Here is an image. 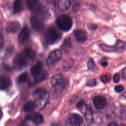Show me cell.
Wrapping results in <instances>:
<instances>
[{"label":"cell","instance_id":"obj_33","mask_svg":"<svg viewBox=\"0 0 126 126\" xmlns=\"http://www.w3.org/2000/svg\"><path fill=\"white\" fill-rule=\"evenodd\" d=\"M122 76L124 80H126V67H124L122 69Z\"/></svg>","mask_w":126,"mask_h":126},{"label":"cell","instance_id":"obj_23","mask_svg":"<svg viewBox=\"0 0 126 126\" xmlns=\"http://www.w3.org/2000/svg\"><path fill=\"white\" fill-rule=\"evenodd\" d=\"M28 79V75L27 73L24 72L21 74L18 78V82L19 83L26 82Z\"/></svg>","mask_w":126,"mask_h":126},{"label":"cell","instance_id":"obj_15","mask_svg":"<svg viewBox=\"0 0 126 126\" xmlns=\"http://www.w3.org/2000/svg\"><path fill=\"white\" fill-rule=\"evenodd\" d=\"M30 32L27 26H24L18 36V41L20 43H24L26 42L30 37Z\"/></svg>","mask_w":126,"mask_h":126},{"label":"cell","instance_id":"obj_22","mask_svg":"<svg viewBox=\"0 0 126 126\" xmlns=\"http://www.w3.org/2000/svg\"><path fill=\"white\" fill-rule=\"evenodd\" d=\"M37 106L35 102L32 101H30L28 102L24 107V110L26 112H29L34 110Z\"/></svg>","mask_w":126,"mask_h":126},{"label":"cell","instance_id":"obj_25","mask_svg":"<svg viewBox=\"0 0 126 126\" xmlns=\"http://www.w3.org/2000/svg\"><path fill=\"white\" fill-rule=\"evenodd\" d=\"M14 48L13 46H9L7 47V48L6 50V52H5V58L6 57H9V56H10L14 52Z\"/></svg>","mask_w":126,"mask_h":126},{"label":"cell","instance_id":"obj_3","mask_svg":"<svg viewBox=\"0 0 126 126\" xmlns=\"http://www.w3.org/2000/svg\"><path fill=\"white\" fill-rule=\"evenodd\" d=\"M49 96V94L48 91L42 88L37 89L33 93L36 105L40 109L43 108L46 105Z\"/></svg>","mask_w":126,"mask_h":126},{"label":"cell","instance_id":"obj_19","mask_svg":"<svg viewBox=\"0 0 126 126\" xmlns=\"http://www.w3.org/2000/svg\"><path fill=\"white\" fill-rule=\"evenodd\" d=\"M85 117L88 124H91L93 123L94 120V112L92 108L90 106H86Z\"/></svg>","mask_w":126,"mask_h":126},{"label":"cell","instance_id":"obj_8","mask_svg":"<svg viewBox=\"0 0 126 126\" xmlns=\"http://www.w3.org/2000/svg\"><path fill=\"white\" fill-rule=\"evenodd\" d=\"M62 52L60 50L52 51L46 60V64L48 67H53L58 63L62 57Z\"/></svg>","mask_w":126,"mask_h":126},{"label":"cell","instance_id":"obj_16","mask_svg":"<svg viewBox=\"0 0 126 126\" xmlns=\"http://www.w3.org/2000/svg\"><path fill=\"white\" fill-rule=\"evenodd\" d=\"M73 34L78 42H84L87 40L88 34L87 32L81 29H77L74 31Z\"/></svg>","mask_w":126,"mask_h":126},{"label":"cell","instance_id":"obj_1","mask_svg":"<svg viewBox=\"0 0 126 126\" xmlns=\"http://www.w3.org/2000/svg\"><path fill=\"white\" fill-rule=\"evenodd\" d=\"M34 52L30 48L25 49L21 53L17 54L13 60V65L17 69H21L27 66L35 58Z\"/></svg>","mask_w":126,"mask_h":126},{"label":"cell","instance_id":"obj_38","mask_svg":"<svg viewBox=\"0 0 126 126\" xmlns=\"http://www.w3.org/2000/svg\"><path fill=\"white\" fill-rule=\"evenodd\" d=\"M1 28V22L0 21V30Z\"/></svg>","mask_w":126,"mask_h":126},{"label":"cell","instance_id":"obj_13","mask_svg":"<svg viewBox=\"0 0 126 126\" xmlns=\"http://www.w3.org/2000/svg\"><path fill=\"white\" fill-rule=\"evenodd\" d=\"M21 29V25L17 21H11L8 23L6 26L5 31L8 33H15Z\"/></svg>","mask_w":126,"mask_h":126},{"label":"cell","instance_id":"obj_32","mask_svg":"<svg viewBox=\"0 0 126 126\" xmlns=\"http://www.w3.org/2000/svg\"><path fill=\"white\" fill-rule=\"evenodd\" d=\"M85 105V102L84 101H80L77 104V108L79 109H82Z\"/></svg>","mask_w":126,"mask_h":126},{"label":"cell","instance_id":"obj_36","mask_svg":"<svg viewBox=\"0 0 126 126\" xmlns=\"http://www.w3.org/2000/svg\"><path fill=\"white\" fill-rule=\"evenodd\" d=\"M77 97H77V95L74 96V97L71 99V100H70V102L71 103H73L75 101H76V99H77Z\"/></svg>","mask_w":126,"mask_h":126},{"label":"cell","instance_id":"obj_2","mask_svg":"<svg viewBox=\"0 0 126 126\" xmlns=\"http://www.w3.org/2000/svg\"><path fill=\"white\" fill-rule=\"evenodd\" d=\"M52 87L57 92H62L66 90L68 87V81L62 74L53 76L50 80Z\"/></svg>","mask_w":126,"mask_h":126},{"label":"cell","instance_id":"obj_35","mask_svg":"<svg viewBox=\"0 0 126 126\" xmlns=\"http://www.w3.org/2000/svg\"><path fill=\"white\" fill-rule=\"evenodd\" d=\"M108 125L110 126H118V124L117 123H116V122H112L110 124H109Z\"/></svg>","mask_w":126,"mask_h":126},{"label":"cell","instance_id":"obj_5","mask_svg":"<svg viewBox=\"0 0 126 126\" xmlns=\"http://www.w3.org/2000/svg\"><path fill=\"white\" fill-rule=\"evenodd\" d=\"M56 23L59 28L64 32H67L70 30L72 26L71 18L66 15L59 16L56 20Z\"/></svg>","mask_w":126,"mask_h":126},{"label":"cell","instance_id":"obj_7","mask_svg":"<svg viewBox=\"0 0 126 126\" xmlns=\"http://www.w3.org/2000/svg\"><path fill=\"white\" fill-rule=\"evenodd\" d=\"M61 33L54 28H49L45 34V39L46 42L49 44H52L56 42L60 39Z\"/></svg>","mask_w":126,"mask_h":126},{"label":"cell","instance_id":"obj_31","mask_svg":"<svg viewBox=\"0 0 126 126\" xmlns=\"http://www.w3.org/2000/svg\"><path fill=\"white\" fill-rule=\"evenodd\" d=\"M120 76L119 73H116L113 77V81L115 83H118L120 81Z\"/></svg>","mask_w":126,"mask_h":126},{"label":"cell","instance_id":"obj_37","mask_svg":"<svg viewBox=\"0 0 126 126\" xmlns=\"http://www.w3.org/2000/svg\"><path fill=\"white\" fill-rule=\"evenodd\" d=\"M2 112L1 111V110L0 109V121L2 118Z\"/></svg>","mask_w":126,"mask_h":126},{"label":"cell","instance_id":"obj_10","mask_svg":"<svg viewBox=\"0 0 126 126\" xmlns=\"http://www.w3.org/2000/svg\"><path fill=\"white\" fill-rule=\"evenodd\" d=\"M27 5L31 11L39 14H41L43 11V9L38 0H27Z\"/></svg>","mask_w":126,"mask_h":126},{"label":"cell","instance_id":"obj_27","mask_svg":"<svg viewBox=\"0 0 126 126\" xmlns=\"http://www.w3.org/2000/svg\"><path fill=\"white\" fill-rule=\"evenodd\" d=\"M86 85L88 87H94L96 85V81L95 79H92L87 81Z\"/></svg>","mask_w":126,"mask_h":126},{"label":"cell","instance_id":"obj_34","mask_svg":"<svg viewBox=\"0 0 126 126\" xmlns=\"http://www.w3.org/2000/svg\"><path fill=\"white\" fill-rule=\"evenodd\" d=\"M91 28L93 30H96L97 29V25L95 24H93L91 25Z\"/></svg>","mask_w":126,"mask_h":126},{"label":"cell","instance_id":"obj_26","mask_svg":"<svg viewBox=\"0 0 126 126\" xmlns=\"http://www.w3.org/2000/svg\"><path fill=\"white\" fill-rule=\"evenodd\" d=\"M111 79V74L108 73L107 74L102 75L100 77V80L104 83H106L108 82Z\"/></svg>","mask_w":126,"mask_h":126},{"label":"cell","instance_id":"obj_17","mask_svg":"<svg viewBox=\"0 0 126 126\" xmlns=\"http://www.w3.org/2000/svg\"><path fill=\"white\" fill-rule=\"evenodd\" d=\"M57 8L61 11H65L69 9L70 6L69 0H55Z\"/></svg>","mask_w":126,"mask_h":126},{"label":"cell","instance_id":"obj_28","mask_svg":"<svg viewBox=\"0 0 126 126\" xmlns=\"http://www.w3.org/2000/svg\"><path fill=\"white\" fill-rule=\"evenodd\" d=\"M114 90L117 93H121L124 90V87L121 85H118L115 87Z\"/></svg>","mask_w":126,"mask_h":126},{"label":"cell","instance_id":"obj_4","mask_svg":"<svg viewBox=\"0 0 126 126\" xmlns=\"http://www.w3.org/2000/svg\"><path fill=\"white\" fill-rule=\"evenodd\" d=\"M31 73L34 77L35 82L38 83L44 80L47 75V72L43 69V63L38 61L31 68Z\"/></svg>","mask_w":126,"mask_h":126},{"label":"cell","instance_id":"obj_6","mask_svg":"<svg viewBox=\"0 0 126 126\" xmlns=\"http://www.w3.org/2000/svg\"><path fill=\"white\" fill-rule=\"evenodd\" d=\"M126 43L121 40H118L115 46H108L104 44L99 45L102 50L107 52H122L125 49Z\"/></svg>","mask_w":126,"mask_h":126},{"label":"cell","instance_id":"obj_30","mask_svg":"<svg viewBox=\"0 0 126 126\" xmlns=\"http://www.w3.org/2000/svg\"><path fill=\"white\" fill-rule=\"evenodd\" d=\"M4 45V38L3 35L0 33V52L2 50Z\"/></svg>","mask_w":126,"mask_h":126},{"label":"cell","instance_id":"obj_20","mask_svg":"<svg viewBox=\"0 0 126 126\" xmlns=\"http://www.w3.org/2000/svg\"><path fill=\"white\" fill-rule=\"evenodd\" d=\"M23 10V4L21 0H15L13 5L14 13H18Z\"/></svg>","mask_w":126,"mask_h":126},{"label":"cell","instance_id":"obj_29","mask_svg":"<svg viewBox=\"0 0 126 126\" xmlns=\"http://www.w3.org/2000/svg\"><path fill=\"white\" fill-rule=\"evenodd\" d=\"M101 64L103 67H106L108 65L107 62V59L105 57L103 58L101 60Z\"/></svg>","mask_w":126,"mask_h":126},{"label":"cell","instance_id":"obj_14","mask_svg":"<svg viewBox=\"0 0 126 126\" xmlns=\"http://www.w3.org/2000/svg\"><path fill=\"white\" fill-rule=\"evenodd\" d=\"M26 119L32 122L36 125H40L43 121V116L39 113L36 112L31 113L26 117Z\"/></svg>","mask_w":126,"mask_h":126},{"label":"cell","instance_id":"obj_9","mask_svg":"<svg viewBox=\"0 0 126 126\" xmlns=\"http://www.w3.org/2000/svg\"><path fill=\"white\" fill-rule=\"evenodd\" d=\"M83 118L79 114L76 113L70 114L67 119L66 123L68 125L79 126L83 124Z\"/></svg>","mask_w":126,"mask_h":126},{"label":"cell","instance_id":"obj_12","mask_svg":"<svg viewBox=\"0 0 126 126\" xmlns=\"http://www.w3.org/2000/svg\"><path fill=\"white\" fill-rule=\"evenodd\" d=\"M93 103L95 108L102 109L106 107L107 102L105 97L102 95H97L93 98Z\"/></svg>","mask_w":126,"mask_h":126},{"label":"cell","instance_id":"obj_21","mask_svg":"<svg viewBox=\"0 0 126 126\" xmlns=\"http://www.w3.org/2000/svg\"><path fill=\"white\" fill-rule=\"evenodd\" d=\"M62 49L65 52H68L71 48V42L70 38H66L64 40L62 45Z\"/></svg>","mask_w":126,"mask_h":126},{"label":"cell","instance_id":"obj_11","mask_svg":"<svg viewBox=\"0 0 126 126\" xmlns=\"http://www.w3.org/2000/svg\"><path fill=\"white\" fill-rule=\"evenodd\" d=\"M32 28L37 32H42L44 28V24L40 19L35 16H32L30 19Z\"/></svg>","mask_w":126,"mask_h":126},{"label":"cell","instance_id":"obj_18","mask_svg":"<svg viewBox=\"0 0 126 126\" xmlns=\"http://www.w3.org/2000/svg\"><path fill=\"white\" fill-rule=\"evenodd\" d=\"M11 84L10 78L6 75H0V90H6Z\"/></svg>","mask_w":126,"mask_h":126},{"label":"cell","instance_id":"obj_24","mask_svg":"<svg viewBox=\"0 0 126 126\" xmlns=\"http://www.w3.org/2000/svg\"><path fill=\"white\" fill-rule=\"evenodd\" d=\"M95 63L93 58H90L87 62V66L89 69L93 70L95 66Z\"/></svg>","mask_w":126,"mask_h":126}]
</instances>
